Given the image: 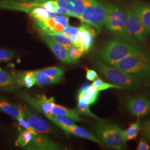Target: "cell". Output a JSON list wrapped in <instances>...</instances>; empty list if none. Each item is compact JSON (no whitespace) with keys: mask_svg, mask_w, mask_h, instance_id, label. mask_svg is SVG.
I'll return each instance as SVG.
<instances>
[{"mask_svg":"<svg viewBox=\"0 0 150 150\" xmlns=\"http://www.w3.org/2000/svg\"><path fill=\"white\" fill-rule=\"evenodd\" d=\"M50 1L56 2L59 6L70 12V16L78 18L91 0H0V9L23 12L28 8L38 6L43 7Z\"/></svg>","mask_w":150,"mask_h":150,"instance_id":"1","label":"cell"},{"mask_svg":"<svg viewBox=\"0 0 150 150\" xmlns=\"http://www.w3.org/2000/svg\"><path fill=\"white\" fill-rule=\"evenodd\" d=\"M142 50L134 40L117 38L110 40L102 47L98 54L103 62L112 66L134 52Z\"/></svg>","mask_w":150,"mask_h":150,"instance_id":"2","label":"cell"},{"mask_svg":"<svg viewBox=\"0 0 150 150\" xmlns=\"http://www.w3.org/2000/svg\"><path fill=\"white\" fill-rule=\"evenodd\" d=\"M112 66L134 75L146 82L150 80V57L142 50L123 58Z\"/></svg>","mask_w":150,"mask_h":150,"instance_id":"3","label":"cell"},{"mask_svg":"<svg viewBox=\"0 0 150 150\" xmlns=\"http://www.w3.org/2000/svg\"><path fill=\"white\" fill-rule=\"evenodd\" d=\"M95 131L102 146L113 150L125 149L127 140L124 130L117 125L103 120L98 121L95 125Z\"/></svg>","mask_w":150,"mask_h":150,"instance_id":"4","label":"cell"},{"mask_svg":"<svg viewBox=\"0 0 150 150\" xmlns=\"http://www.w3.org/2000/svg\"><path fill=\"white\" fill-rule=\"evenodd\" d=\"M95 68L110 83L120 86L122 89L134 90L139 87L142 80L134 75H131L103 62L93 64Z\"/></svg>","mask_w":150,"mask_h":150,"instance_id":"5","label":"cell"},{"mask_svg":"<svg viewBox=\"0 0 150 150\" xmlns=\"http://www.w3.org/2000/svg\"><path fill=\"white\" fill-rule=\"evenodd\" d=\"M106 6L107 15L105 26L107 30L117 38L134 40L127 31L126 13L113 4H108Z\"/></svg>","mask_w":150,"mask_h":150,"instance_id":"6","label":"cell"},{"mask_svg":"<svg viewBox=\"0 0 150 150\" xmlns=\"http://www.w3.org/2000/svg\"><path fill=\"white\" fill-rule=\"evenodd\" d=\"M107 15L106 6L97 0H91L78 19L82 23H87L100 31L105 25Z\"/></svg>","mask_w":150,"mask_h":150,"instance_id":"7","label":"cell"},{"mask_svg":"<svg viewBox=\"0 0 150 150\" xmlns=\"http://www.w3.org/2000/svg\"><path fill=\"white\" fill-rule=\"evenodd\" d=\"M126 27L129 35L140 41H144L150 36V31L145 26L137 13L131 6L126 10Z\"/></svg>","mask_w":150,"mask_h":150,"instance_id":"8","label":"cell"},{"mask_svg":"<svg viewBox=\"0 0 150 150\" xmlns=\"http://www.w3.org/2000/svg\"><path fill=\"white\" fill-rule=\"evenodd\" d=\"M33 21L38 30L48 36L61 33L69 26V18L67 15H56L52 18Z\"/></svg>","mask_w":150,"mask_h":150,"instance_id":"9","label":"cell"},{"mask_svg":"<svg viewBox=\"0 0 150 150\" xmlns=\"http://www.w3.org/2000/svg\"><path fill=\"white\" fill-rule=\"evenodd\" d=\"M20 96L26 102L31 105L40 112L48 118L51 115V110L54 106V97L47 98L45 95L38 96L36 98L33 97L25 92L20 93Z\"/></svg>","mask_w":150,"mask_h":150,"instance_id":"10","label":"cell"},{"mask_svg":"<svg viewBox=\"0 0 150 150\" xmlns=\"http://www.w3.org/2000/svg\"><path fill=\"white\" fill-rule=\"evenodd\" d=\"M25 113V118L38 133L49 134L52 133L54 129L51 125L42 117L38 115L31 108L29 107H23Z\"/></svg>","mask_w":150,"mask_h":150,"instance_id":"11","label":"cell"},{"mask_svg":"<svg viewBox=\"0 0 150 150\" xmlns=\"http://www.w3.org/2000/svg\"><path fill=\"white\" fill-rule=\"evenodd\" d=\"M127 107L132 115L139 118L150 113V101L143 96H136L129 98Z\"/></svg>","mask_w":150,"mask_h":150,"instance_id":"12","label":"cell"},{"mask_svg":"<svg viewBox=\"0 0 150 150\" xmlns=\"http://www.w3.org/2000/svg\"><path fill=\"white\" fill-rule=\"evenodd\" d=\"M23 86L17 72L0 70V91L12 92Z\"/></svg>","mask_w":150,"mask_h":150,"instance_id":"13","label":"cell"},{"mask_svg":"<svg viewBox=\"0 0 150 150\" xmlns=\"http://www.w3.org/2000/svg\"><path fill=\"white\" fill-rule=\"evenodd\" d=\"M27 150H59V146L46 135L38 133L33 136L30 143L26 147Z\"/></svg>","mask_w":150,"mask_h":150,"instance_id":"14","label":"cell"},{"mask_svg":"<svg viewBox=\"0 0 150 150\" xmlns=\"http://www.w3.org/2000/svg\"><path fill=\"white\" fill-rule=\"evenodd\" d=\"M42 38L44 42L51 49L54 54L57 57V58L61 61L67 64H72L71 61L70 59L68 50L61 44L57 43L51 40L46 35H42Z\"/></svg>","mask_w":150,"mask_h":150,"instance_id":"15","label":"cell"},{"mask_svg":"<svg viewBox=\"0 0 150 150\" xmlns=\"http://www.w3.org/2000/svg\"><path fill=\"white\" fill-rule=\"evenodd\" d=\"M79 29L81 46L86 52L90 50L94 42L96 32L90 25L84 23L79 27Z\"/></svg>","mask_w":150,"mask_h":150,"instance_id":"16","label":"cell"},{"mask_svg":"<svg viewBox=\"0 0 150 150\" xmlns=\"http://www.w3.org/2000/svg\"><path fill=\"white\" fill-rule=\"evenodd\" d=\"M0 111L16 119L20 117L25 118L23 107L16 105L4 97L0 96Z\"/></svg>","mask_w":150,"mask_h":150,"instance_id":"17","label":"cell"},{"mask_svg":"<svg viewBox=\"0 0 150 150\" xmlns=\"http://www.w3.org/2000/svg\"><path fill=\"white\" fill-rule=\"evenodd\" d=\"M131 6L137 13L145 26L150 31V5L135 2Z\"/></svg>","mask_w":150,"mask_h":150,"instance_id":"18","label":"cell"},{"mask_svg":"<svg viewBox=\"0 0 150 150\" xmlns=\"http://www.w3.org/2000/svg\"><path fill=\"white\" fill-rule=\"evenodd\" d=\"M62 129L64 130V131L70 133L71 134H74L75 136L80 137L82 138H84L86 139L91 140L93 141L99 145L102 146L101 142L100 140L97 138L96 136L92 134L90 131L87 130L86 129L77 126V125L71 126L69 127H64Z\"/></svg>","mask_w":150,"mask_h":150,"instance_id":"19","label":"cell"},{"mask_svg":"<svg viewBox=\"0 0 150 150\" xmlns=\"http://www.w3.org/2000/svg\"><path fill=\"white\" fill-rule=\"evenodd\" d=\"M51 113L64 116L76 122H80L83 120L81 117L79 113L77 112L76 110L67 108L56 103L54 104V106L52 108Z\"/></svg>","mask_w":150,"mask_h":150,"instance_id":"20","label":"cell"},{"mask_svg":"<svg viewBox=\"0 0 150 150\" xmlns=\"http://www.w3.org/2000/svg\"><path fill=\"white\" fill-rule=\"evenodd\" d=\"M24 12L29 14L32 17L33 20H42L52 18L56 14L48 11L41 7L35 6L26 9Z\"/></svg>","mask_w":150,"mask_h":150,"instance_id":"21","label":"cell"},{"mask_svg":"<svg viewBox=\"0 0 150 150\" xmlns=\"http://www.w3.org/2000/svg\"><path fill=\"white\" fill-rule=\"evenodd\" d=\"M34 77L35 79V85L37 86L48 85L59 83L62 80L63 77H54L48 75L44 74L39 72L38 70L33 71Z\"/></svg>","mask_w":150,"mask_h":150,"instance_id":"22","label":"cell"},{"mask_svg":"<svg viewBox=\"0 0 150 150\" xmlns=\"http://www.w3.org/2000/svg\"><path fill=\"white\" fill-rule=\"evenodd\" d=\"M61 33L69 38L75 46H81L80 40L79 27L69 26L66 29H64V31Z\"/></svg>","mask_w":150,"mask_h":150,"instance_id":"23","label":"cell"},{"mask_svg":"<svg viewBox=\"0 0 150 150\" xmlns=\"http://www.w3.org/2000/svg\"><path fill=\"white\" fill-rule=\"evenodd\" d=\"M48 118L61 129L76 125L72 120L62 115L51 114Z\"/></svg>","mask_w":150,"mask_h":150,"instance_id":"24","label":"cell"},{"mask_svg":"<svg viewBox=\"0 0 150 150\" xmlns=\"http://www.w3.org/2000/svg\"><path fill=\"white\" fill-rule=\"evenodd\" d=\"M141 129V122L139 118L134 122L131 123L128 129L124 130V134L126 140L129 141L136 139Z\"/></svg>","mask_w":150,"mask_h":150,"instance_id":"25","label":"cell"},{"mask_svg":"<svg viewBox=\"0 0 150 150\" xmlns=\"http://www.w3.org/2000/svg\"><path fill=\"white\" fill-rule=\"evenodd\" d=\"M33 136V134L27 130L22 131L16 139L15 145L20 147H26L32 141Z\"/></svg>","mask_w":150,"mask_h":150,"instance_id":"26","label":"cell"},{"mask_svg":"<svg viewBox=\"0 0 150 150\" xmlns=\"http://www.w3.org/2000/svg\"><path fill=\"white\" fill-rule=\"evenodd\" d=\"M17 74L20 78L23 86H25L27 88H30L35 85L33 71L17 72Z\"/></svg>","mask_w":150,"mask_h":150,"instance_id":"27","label":"cell"},{"mask_svg":"<svg viewBox=\"0 0 150 150\" xmlns=\"http://www.w3.org/2000/svg\"><path fill=\"white\" fill-rule=\"evenodd\" d=\"M91 85L98 91H104L109 88H117L120 90L122 89V88L120 86L116 85L111 83H107L104 82L99 77L95 80L93 81V83Z\"/></svg>","mask_w":150,"mask_h":150,"instance_id":"28","label":"cell"},{"mask_svg":"<svg viewBox=\"0 0 150 150\" xmlns=\"http://www.w3.org/2000/svg\"><path fill=\"white\" fill-rule=\"evenodd\" d=\"M49 38L51 40H52L54 41L57 42V43L61 44L64 47L67 48L68 50L71 48L74 45L72 43L71 41L68 38L65 36L63 34L61 33H57L54 34L52 35H47Z\"/></svg>","mask_w":150,"mask_h":150,"instance_id":"29","label":"cell"},{"mask_svg":"<svg viewBox=\"0 0 150 150\" xmlns=\"http://www.w3.org/2000/svg\"><path fill=\"white\" fill-rule=\"evenodd\" d=\"M76 110L77 111V112L79 113V114H81V115L89 116L91 118L97 120V121L102 120L101 118L97 117L96 115H95L94 113L92 112L90 108H89V105L85 103H83V102L78 101L77 105Z\"/></svg>","mask_w":150,"mask_h":150,"instance_id":"30","label":"cell"},{"mask_svg":"<svg viewBox=\"0 0 150 150\" xmlns=\"http://www.w3.org/2000/svg\"><path fill=\"white\" fill-rule=\"evenodd\" d=\"M68 52L72 64H75L78 62L85 51L82 46L77 47L74 46L68 50Z\"/></svg>","mask_w":150,"mask_h":150,"instance_id":"31","label":"cell"},{"mask_svg":"<svg viewBox=\"0 0 150 150\" xmlns=\"http://www.w3.org/2000/svg\"><path fill=\"white\" fill-rule=\"evenodd\" d=\"M99 91H97L92 86V85L86 84L82 86L79 92V93H82L86 96L91 98L97 101L98 97L99 96Z\"/></svg>","mask_w":150,"mask_h":150,"instance_id":"32","label":"cell"},{"mask_svg":"<svg viewBox=\"0 0 150 150\" xmlns=\"http://www.w3.org/2000/svg\"><path fill=\"white\" fill-rule=\"evenodd\" d=\"M39 72L44 74L54 77H63L64 75V70L59 67H50L43 69L38 70Z\"/></svg>","mask_w":150,"mask_h":150,"instance_id":"33","label":"cell"},{"mask_svg":"<svg viewBox=\"0 0 150 150\" xmlns=\"http://www.w3.org/2000/svg\"><path fill=\"white\" fill-rule=\"evenodd\" d=\"M16 55L12 51L0 48V61H10L14 59Z\"/></svg>","mask_w":150,"mask_h":150,"instance_id":"34","label":"cell"},{"mask_svg":"<svg viewBox=\"0 0 150 150\" xmlns=\"http://www.w3.org/2000/svg\"><path fill=\"white\" fill-rule=\"evenodd\" d=\"M18 122L20 125H21L24 129H25V130H27L28 131H29L30 132H31L32 134L35 135L37 134L38 132L37 131H36L34 129L32 128V127L31 126V125L28 123L26 120H25L24 117H20L18 118H16Z\"/></svg>","mask_w":150,"mask_h":150,"instance_id":"35","label":"cell"},{"mask_svg":"<svg viewBox=\"0 0 150 150\" xmlns=\"http://www.w3.org/2000/svg\"><path fill=\"white\" fill-rule=\"evenodd\" d=\"M142 134L145 139L150 143V120H148L144 122L141 126Z\"/></svg>","mask_w":150,"mask_h":150,"instance_id":"36","label":"cell"},{"mask_svg":"<svg viewBox=\"0 0 150 150\" xmlns=\"http://www.w3.org/2000/svg\"><path fill=\"white\" fill-rule=\"evenodd\" d=\"M77 100L79 101L85 103L86 104H87L88 105H93L94 104L95 102H96V100L90 98L86 96V95L81 93H79L78 95V97H77Z\"/></svg>","mask_w":150,"mask_h":150,"instance_id":"37","label":"cell"},{"mask_svg":"<svg viewBox=\"0 0 150 150\" xmlns=\"http://www.w3.org/2000/svg\"><path fill=\"white\" fill-rule=\"evenodd\" d=\"M85 69L86 70V79L87 80L93 81L98 77V76L96 71H95V70H91L87 67H85Z\"/></svg>","mask_w":150,"mask_h":150,"instance_id":"38","label":"cell"},{"mask_svg":"<svg viewBox=\"0 0 150 150\" xmlns=\"http://www.w3.org/2000/svg\"><path fill=\"white\" fill-rule=\"evenodd\" d=\"M137 150H150V145L147 143L146 140L144 139H140L137 146Z\"/></svg>","mask_w":150,"mask_h":150,"instance_id":"39","label":"cell"},{"mask_svg":"<svg viewBox=\"0 0 150 150\" xmlns=\"http://www.w3.org/2000/svg\"><path fill=\"white\" fill-rule=\"evenodd\" d=\"M2 69H1V67H0V70H1Z\"/></svg>","mask_w":150,"mask_h":150,"instance_id":"40","label":"cell"}]
</instances>
